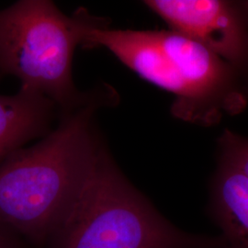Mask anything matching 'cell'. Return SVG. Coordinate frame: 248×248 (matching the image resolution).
Wrapping results in <instances>:
<instances>
[{
    "mask_svg": "<svg viewBox=\"0 0 248 248\" xmlns=\"http://www.w3.org/2000/svg\"><path fill=\"white\" fill-rule=\"evenodd\" d=\"M0 248H22L20 237L0 225Z\"/></svg>",
    "mask_w": 248,
    "mask_h": 248,
    "instance_id": "cell-9",
    "label": "cell"
},
{
    "mask_svg": "<svg viewBox=\"0 0 248 248\" xmlns=\"http://www.w3.org/2000/svg\"><path fill=\"white\" fill-rule=\"evenodd\" d=\"M55 106L44 95L22 88L11 96L0 95V164L45 133Z\"/></svg>",
    "mask_w": 248,
    "mask_h": 248,
    "instance_id": "cell-7",
    "label": "cell"
},
{
    "mask_svg": "<svg viewBox=\"0 0 248 248\" xmlns=\"http://www.w3.org/2000/svg\"><path fill=\"white\" fill-rule=\"evenodd\" d=\"M116 57L142 79L172 93L173 114L211 126L248 105V73L173 31H131Z\"/></svg>",
    "mask_w": 248,
    "mask_h": 248,
    "instance_id": "cell-2",
    "label": "cell"
},
{
    "mask_svg": "<svg viewBox=\"0 0 248 248\" xmlns=\"http://www.w3.org/2000/svg\"><path fill=\"white\" fill-rule=\"evenodd\" d=\"M220 158L229 161L248 177V138L226 130L220 138Z\"/></svg>",
    "mask_w": 248,
    "mask_h": 248,
    "instance_id": "cell-8",
    "label": "cell"
},
{
    "mask_svg": "<svg viewBox=\"0 0 248 248\" xmlns=\"http://www.w3.org/2000/svg\"><path fill=\"white\" fill-rule=\"evenodd\" d=\"M48 248H225L221 235L180 230L101 150L79 200Z\"/></svg>",
    "mask_w": 248,
    "mask_h": 248,
    "instance_id": "cell-3",
    "label": "cell"
},
{
    "mask_svg": "<svg viewBox=\"0 0 248 248\" xmlns=\"http://www.w3.org/2000/svg\"><path fill=\"white\" fill-rule=\"evenodd\" d=\"M95 107H78L41 142L0 164V225L46 247L97 166L102 149L92 131Z\"/></svg>",
    "mask_w": 248,
    "mask_h": 248,
    "instance_id": "cell-1",
    "label": "cell"
},
{
    "mask_svg": "<svg viewBox=\"0 0 248 248\" xmlns=\"http://www.w3.org/2000/svg\"><path fill=\"white\" fill-rule=\"evenodd\" d=\"M96 21L64 15L52 1L21 0L0 10V76L10 75L55 105L80 106L72 76L77 46Z\"/></svg>",
    "mask_w": 248,
    "mask_h": 248,
    "instance_id": "cell-4",
    "label": "cell"
},
{
    "mask_svg": "<svg viewBox=\"0 0 248 248\" xmlns=\"http://www.w3.org/2000/svg\"><path fill=\"white\" fill-rule=\"evenodd\" d=\"M171 31L248 73V1L147 0Z\"/></svg>",
    "mask_w": 248,
    "mask_h": 248,
    "instance_id": "cell-5",
    "label": "cell"
},
{
    "mask_svg": "<svg viewBox=\"0 0 248 248\" xmlns=\"http://www.w3.org/2000/svg\"><path fill=\"white\" fill-rule=\"evenodd\" d=\"M208 213L222 231L225 248H248V177L219 160L210 188Z\"/></svg>",
    "mask_w": 248,
    "mask_h": 248,
    "instance_id": "cell-6",
    "label": "cell"
}]
</instances>
